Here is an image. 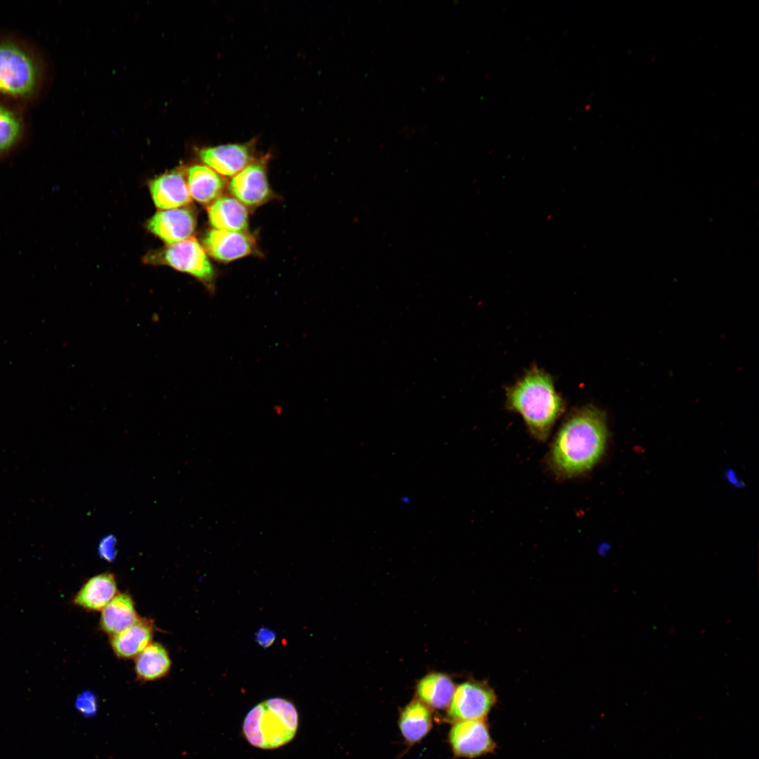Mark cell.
<instances>
[{
    "label": "cell",
    "mask_w": 759,
    "mask_h": 759,
    "mask_svg": "<svg viewBox=\"0 0 759 759\" xmlns=\"http://www.w3.org/2000/svg\"><path fill=\"white\" fill-rule=\"evenodd\" d=\"M608 434L603 410L593 405L572 410L552 439L547 455V466L560 480L585 475L604 455Z\"/></svg>",
    "instance_id": "obj_1"
},
{
    "label": "cell",
    "mask_w": 759,
    "mask_h": 759,
    "mask_svg": "<svg viewBox=\"0 0 759 759\" xmlns=\"http://www.w3.org/2000/svg\"><path fill=\"white\" fill-rule=\"evenodd\" d=\"M505 395L507 409L522 417L531 435L539 441L547 440L565 410L552 376L536 366L507 387Z\"/></svg>",
    "instance_id": "obj_2"
},
{
    "label": "cell",
    "mask_w": 759,
    "mask_h": 759,
    "mask_svg": "<svg viewBox=\"0 0 759 759\" xmlns=\"http://www.w3.org/2000/svg\"><path fill=\"white\" fill-rule=\"evenodd\" d=\"M298 713L294 704L283 698L268 699L253 707L243 722L249 744L264 749L278 748L296 734Z\"/></svg>",
    "instance_id": "obj_3"
},
{
    "label": "cell",
    "mask_w": 759,
    "mask_h": 759,
    "mask_svg": "<svg viewBox=\"0 0 759 759\" xmlns=\"http://www.w3.org/2000/svg\"><path fill=\"white\" fill-rule=\"evenodd\" d=\"M39 79L38 64L27 51L13 42H0V93L27 97L36 90Z\"/></svg>",
    "instance_id": "obj_4"
},
{
    "label": "cell",
    "mask_w": 759,
    "mask_h": 759,
    "mask_svg": "<svg viewBox=\"0 0 759 759\" xmlns=\"http://www.w3.org/2000/svg\"><path fill=\"white\" fill-rule=\"evenodd\" d=\"M181 272L201 281L209 290L214 287L215 271L204 247L195 238L168 245L154 257Z\"/></svg>",
    "instance_id": "obj_5"
},
{
    "label": "cell",
    "mask_w": 759,
    "mask_h": 759,
    "mask_svg": "<svg viewBox=\"0 0 759 759\" xmlns=\"http://www.w3.org/2000/svg\"><path fill=\"white\" fill-rule=\"evenodd\" d=\"M496 702L497 695L486 682L467 680L456 687L448 708L447 720L455 722L486 719Z\"/></svg>",
    "instance_id": "obj_6"
},
{
    "label": "cell",
    "mask_w": 759,
    "mask_h": 759,
    "mask_svg": "<svg viewBox=\"0 0 759 759\" xmlns=\"http://www.w3.org/2000/svg\"><path fill=\"white\" fill-rule=\"evenodd\" d=\"M270 157V154L256 157L228 183L232 196L247 208L256 209L275 197L268 179Z\"/></svg>",
    "instance_id": "obj_7"
},
{
    "label": "cell",
    "mask_w": 759,
    "mask_h": 759,
    "mask_svg": "<svg viewBox=\"0 0 759 759\" xmlns=\"http://www.w3.org/2000/svg\"><path fill=\"white\" fill-rule=\"evenodd\" d=\"M448 742L456 758L474 759L493 753L496 748L486 719L453 722L449 731Z\"/></svg>",
    "instance_id": "obj_8"
},
{
    "label": "cell",
    "mask_w": 759,
    "mask_h": 759,
    "mask_svg": "<svg viewBox=\"0 0 759 759\" xmlns=\"http://www.w3.org/2000/svg\"><path fill=\"white\" fill-rule=\"evenodd\" d=\"M257 140L242 143H228L201 148L200 160L222 176L233 177L256 157Z\"/></svg>",
    "instance_id": "obj_9"
},
{
    "label": "cell",
    "mask_w": 759,
    "mask_h": 759,
    "mask_svg": "<svg viewBox=\"0 0 759 759\" xmlns=\"http://www.w3.org/2000/svg\"><path fill=\"white\" fill-rule=\"evenodd\" d=\"M206 252L216 260L228 263L255 252L256 241L247 231L213 228L203 238Z\"/></svg>",
    "instance_id": "obj_10"
},
{
    "label": "cell",
    "mask_w": 759,
    "mask_h": 759,
    "mask_svg": "<svg viewBox=\"0 0 759 759\" xmlns=\"http://www.w3.org/2000/svg\"><path fill=\"white\" fill-rule=\"evenodd\" d=\"M195 226V215L185 208L159 211L147 223L148 230L168 245L190 238Z\"/></svg>",
    "instance_id": "obj_11"
},
{
    "label": "cell",
    "mask_w": 759,
    "mask_h": 759,
    "mask_svg": "<svg viewBox=\"0 0 759 759\" xmlns=\"http://www.w3.org/2000/svg\"><path fill=\"white\" fill-rule=\"evenodd\" d=\"M149 187L155 205L162 210L179 208L191 201L187 179L181 169L157 176Z\"/></svg>",
    "instance_id": "obj_12"
},
{
    "label": "cell",
    "mask_w": 759,
    "mask_h": 759,
    "mask_svg": "<svg viewBox=\"0 0 759 759\" xmlns=\"http://www.w3.org/2000/svg\"><path fill=\"white\" fill-rule=\"evenodd\" d=\"M186 174L191 198L205 205L222 196L228 186L223 176L205 164L192 165Z\"/></svg>",
    "instance_id": "obj_13"
},
{
    "label": "cell",
    "mask_w": 759,
    "mask_h": 759,
    "mask_svg": "<svg viewBox=\"0 0 759 759\" xmlns=\"http://www.w3.org/2000/svg\"><path fill=\"white\" fill-rule=\"evenodd\" d=\"M117 593L114 574L105 572L88 579L74 596L72 603L87 611H101Z\"/></svg>",
    "instance_id": "obj_14"
},
{
    "label": "cell",
    "mask_w": 759,
    "mask_h": 759,
    "mask_svg": "<svg viewBox=\"0 0 759 759\" xmlns=\"http://www.w3.org/2000/svg\"><path fill=\"white\" fill-rule=\"evenodd\" d=\"M154 624L151 620L139 618L132 625L110 636V645L117 657L136 658L151 642Z\"/></svg>",
    "instance_id": "obj_15"
},
{
    "label": "cell",
    "mask_w": 759,
    "mask_h": 759,
    "mask_svg": "<svg viewBox=\"0 0 759 759\" xmlns=\"http://www.w3.org/2000/svg\"><path fill=\"white\" fill-rule=\"evenodd\" d=\"M208 218L214 228L228 231H247V207L233 196L222 195L208 207Z\"/></svg>",
    "instance_id": "obj_16"
},
{
    "label": "cell",
    "mask_w": 759,
    "mask_h": 759,
    "mask_svg": "<svg viewBox=\"0 0 759 759\" xmlns=\"http://www.w3.org/2000/svg\"><path fill=\"white\" fill-rule=\"evenodd\" d=\"M455 688L449 675L432 672L417 682L416 696L431 711H443L448 708Z\"/></svg>",
    "instance_id": "obj_17"
},
{
    "label": "cell",
    "mask_w": 759,
    "mask_h": 759,
    "mask_svg": "<svg viewBox=\"0 0 759 759\" xmlns=\"http://www.w3.org/2000/svg\"><path fill=\"white\" fill-rule=\"evenodd\" d=\"M432 711L414 699L400 711L398 727L405 742L413 746L421 741L432 727Z\"/></svg>",
    "instance_id": "obj_18"
},
{
    "label": "cell",
    "mask_w": 759,
    "mask_h": 759,
    "mask_svg": "<svg viewBox=\"0 0 759 759\" xmlns=\"http://www.w3.org/2000/svg\"><path fill=\"white\" fill-rule=\"evenodd\" d=\"M139 618L131 596L119 592L101 611L99 625L111 636L130 627Z\"/></svg>",
    "instance_id": "obj_19"
},
{
    "label": "cell",
    "mask_w": 759,
    "mask_h": 759,
    "mask_svg": "<svg viewBox=\"0 0 759 759\" xmlns=\"http://www.w3.org/2000/svg\"><path fill=\"white\" fill-rule=\"evenodd\" d=\"M171 660L167 649L159 642H151L135 658V673L141 682H152L165 677Z\"/></svg>",
    "instance_id": "obj_20"
},
{
    "label": "cell",
    "mask_w": 759,
    "mask_h": 759,
    "mask_svg": "<svg viewBox=\"0 0 759 759\" xmlns=\"http://www.w3.org/2000/svg\"><path fill=\"white\" fill-rule=\"evenodd\" d=\"M22 131V123L16 113L0 105V156L14 148Z\"/></svg>",
    "instance_id": "obj_21"
},
{
    "label": "cell",
    "mask_w": 759,
    "mask_h": 759,
    "mask_svg": "<svg viewBox=\"0 0 759 759\" xmlns=\"http://www.w3.org/2000/svg\"><path fill=\"white\" fill-rule=\"evenodd\" d=\"M275 632L266 627L258 629L255 634V641L263 648L270 647L275 641Z\"/></svg>",
    "instance_id": "obj_22"
},
{
    "label": "cell",
    "mask_w": 759,
    "mask_h": 759,
    "mask_svg": "<svg viewBox=\"0 0 759 759\" xmlns=\"http://www.w3.org/2000/svg\"><path fill=\"white\" fill-rule=\"evenodd\" d=\"M115 539L112 536H108L100 541L99 545L100 555L108 561H112L115 556Z\"/></svg>",
    "instance_id": "obj_23"
}]
</instances>
